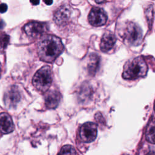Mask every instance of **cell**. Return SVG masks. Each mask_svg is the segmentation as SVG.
I'll list each match as a JSON object with an SVG mask.
<instances>
[{"label": "cell", "instance_id": "obj_5", "mask_svg": "<svg viewBox=\"0 0 155 155\" xmlns=\"http://www.w3.org/2000/svg\"><path fill=\"white\" fill-rule=\"evenodd\" d=\"M97 126L91 122L84 123L80 128L79 136L81 139L85 143L94 141L97 136Z\"/></svg>", "mask_w": 155, "mask_h": 155}, {"label": "cell", "instance_id": "obj_6", "mask_svg": "<svg viewBox=\"0 0 155 155\" xmlns=\"http://www.w3.org/2000/svg\"><path fill=\"white\" fill-rule=\"evenodd\" d=\"M88 22L94 27H99L104 25L107 21V16L105 12L100 7H93L88 16Z\"/></svg>", "mask_w": 155, "mask_h": 155}, {"label": "cell", "instance_id": "obj_12", "mask_svg": "<svg viewBox=\"0 0 155 155\" xmlns=\"http://www.w3.org/2000/svg\"><path fill=\"white\" fill-rule=\"evenodd\" d=\"M20 94L16 87H12L4 96V102L7 107H14L19 101Z\"/></svg>", "mask_w": 155, "mask_h": 155}, {"label": "cell", "instance_id": "obj_9", "mask_svg": "<svg viewBox=\"0 0 155 155\" xmlns=\"http://www.w3.org/2000/svg\"><path fill=\"white\" fill-rule=\"evenodd\" d=\"M15 129L11 116L7 113H0V131L3 134L12 133Z\"/></svg>", "mask_w": 155, "mask_h": 155}, {"label": "cell", "instance_id": "obj_14", "mask_svg": "<svg viewBox=\"0 0 155 155\" xmlns=\"http://www.w3.org/2000/svg\"><path fill=\"white\" fill-rule=\"evenodd\" d=\"M155 125H154V116L152 117L151 119L150 120L149 124L147 126L145 137L148 142L152 144L154 143V136H155Z\"/></svg>", "mask_w": 155, "mask_h": 155}, {"label": "cell", "instance_id": "obj_2", "mask_svg": "<svg viewBox=\"0 0 155 155\" xmlns=\"http://www.w3.org/2000/svg\"><path fill=\"white\" fill-rule=\"evenodd\" d=\"M148 67L145 60L140 56L128 60L124 66L122 77L125 79L133 80L144 77Z\"/></svg>", "mask_w": 155, "mask_h": 155}, {"label": "cell", "instance_id": "obj_3", "mask_svg": "<svg viewBox=\"0 0 155 155\" xmlns=\"http://www.w3.org/2000/svg\"><path fill=\"white\" fill-rule=\"evenodd\" d=\"M120 36L125 43L133 46L138 45L142 41V31L140 28L135 23L128 22L120 29Z\"/></svg>", "mask_w": 155, "mask_h": 155}, {"label": "cell", "instance_id": "obj_23", "mask_svg": "<svg viewBox=\"0 0 155 155\" xmlns=\"http://www.w3.org/2000/svg\"><path fill=\"white\" fill-rule=\"evenodd\" d=\"M0 71H1V67H0Z\"/></svg>", "mask_w": 155, "mask_h": 155}, {"label": "cell", "instance_id": "obj_11", "mask_svg": "<svg viewBox=\"0 0 155 155\" xmlns=\"http://www.w3.org/2000/svg\"><path fill=\"white\" fill-rule=\"evenodd\" d=\"M116 40L114 34L109 31H105L102 37L100 44L101 51L103 52H107L110 50L113 47L116 42Z\"/></svg>", "mask_w": 155, "mask_h": 155}, {"label": "cell", "instance_id": "obj_4", "mask_svg": "<svg viewBox=\"0 0 155 155\" xmlns=\"http://www.w3.org/2000/svg\"><path fill=\"white\" fill-rule=\"evenodd\" d=\"M52 81L51 70L50 67L45 65L38 70L35 74L32 83L34 87L42 92L47 91Z\"/></svg>", "mask_w": 155, "mask_h": 155}, {"label": "cell", "instance_id": "obj_16", "mask_svg": "<svg viewBox=\"0 0 155 155\" xmlns=\"http://www.w3.org/2000/svg\"><path fill=\"white\" fill-rule=\"evenodd\" d=\"M10 36L5 33H1L0 35V46L5 48L9 42Z\"/></svg>", "mask_w": 155, "mask_h": 155}, {"label": "cell", "instance_id": "obj_10", "mask_svg": "<svg viewBox=\"0 0 155 155\" xmlns=\"http://www.w3.org/2000/svg\"><path fill=\"white\" fill-rule=\"evenodd\" d=\"M70 10L67 6L62 5L54 12L53 19L58 25H62L69 19Z\"/></svg>", "mask_w": 155, "mask_h": 155}, {"label": "cell", "instance_id": "obj_18", "mask_svg": "<svg viewBox=\"0 0 155 155\" xmlns=\"http://www.w3.org/2000/svg\"><path fill=\"white\" fill-rule=\"evenodd\" d=\"M5 25V22L2 20H0V29H2Z\"/></svg>", "mask_w": 155, "mask_h": 155}, {"label": "cell", "instance_id": "obj_13", "mask_svg": "<svg viewBox=\"0 0 155 155\" xmlns=\"http://www.w3.org/2000/svg\"><path fill=\"white\" fill-rule=\"evenodd\" d=\"M100 64V58L97 54H91L88 58L87 70L90 75H94L97 71Z\"/></svg>", "mask_w": 155, "mask_h": 155}, {"label": "cell", "instance_id": "obj_15", "mask_svg": "<svg viewBox=\"0 0 155 155\" xmlns=\"http://www.w3.org/2000/svg\"><path fill=\"white\" fill-rule=\"evenodd\" d=\"M58 155H78L75 148L70 145H65L61 149Z\"/></svg>", "mask_w": 155, "mask_h": 155}, {"label": "cell", "instance_id": "obj_21", "mask_svg": "<svg viewBox=\"0 0 155 155\" xmlns=\"http://www.w3.org/2000/svg\"><path fill=\"white\" fill-rule=\"evenodd\" d=\"M145 155H154V150H152V151L148 152V153H147Z\"/></svg>", "mask_w": 155, "mask_h": 155}, {"label": "cell", "instance_id": "obj_1", "mask_svg": "<svg viewBox=\"0 0 155 155\" xmlns=\"http://www.w3.org/2000/svg\"><path fill=\"white\" fill-rule=\"evenodd\" d=\"M37 48L38 54L41 60L46 62H52L62 53L64 45L58 37L46 35L41 38Z\"/></svg>", "mask_w": 155, "mask_h": 155}, {"label": "cell", "instance_id": "obj_17", "mask_svg": "<svg viewBox=\"0 0 155 155\" xmlns=\"http://www.w3.org/2000/svg\"><path fill=\"white\" fill-rule=\"evenodd\" d=\"M7 10V5L5 3L0 4V13H4Z\"/></svg>", "mask_w": 155, "mask_h": 155}, {"label": "cell", "instance_id": "obj_8", "mask_svg": "<svg viewBox=\"0 0 155 155\" xmlns=\"http://www.w3.org/2000/svg\"><path fill=\"white\" fill-rule=\"evenodd\" d=\"M60 93L55 90H51L47 91L45 94L44 101L46 107L49 109L56 108L61 100Z\"/></svg>", "mask_w": 155, "mask_h": 155}, {"label": "cell", "instance_id": "obj_7", "mask_svg": "<svg viewBox=\"0 0 155 155\" xmlns=\"http://www.w3.org/2000/svg\"><path fill=\"white\" fill-rule=\"evenodd\" d=\"M24 30L28 36L36 38L46 31L47 27L45 23L38 21H31L24 25Z\"/></svg>", "mask_w": 155, "mask_h": 155}, {"label": "cell", "instance_id": "obj_19", "mask_svg": "<svg viewBox=\"0 0 155 155\" xmlns=\"http://www.w3.org/2000/svg\"><path fill=\"white\" fill-rule=\"evenodd\" d=\"M30 2L32 3L33 5H38L39 3V1H30Z\"/></svg>", "mask_w": 155, "mask_h": 155}, {"label": "cell", "instance_id": "obj_20", "mask_svg": "<svg viewBox=\"0 0 155 155\" xmlns=\"http://www.w3.org/2000/svg\"><path fill=\"white\" fill-rule=\"evenodd\" d=\"M47 5H50L52 2H53V1H44Z\"/></svg>", "mask_w": 155, "mask_h": 155}, {"label": "cell", "instance_id": "obj_22", "mask_svg": "<svg viewBox=\"0 0 155 155\" xmlns=\"http://www.w3.org/2000/svg\"><path fill=\"white\" fill-rule=\"evenodd\" d=\"M95 2H96V3H98V4H101V3L106 2V1H95Z\"/></svg>", "mask_w": 155, "mask_h": 155}]
</instances>
